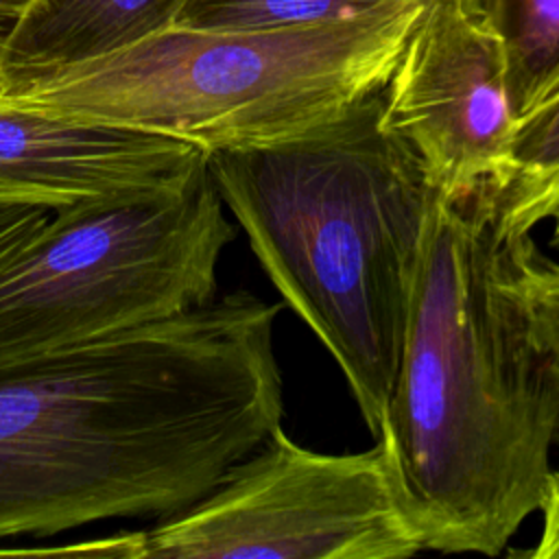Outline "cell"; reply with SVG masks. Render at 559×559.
<instances>
[{
  "mask_svg": "<svg viewBox=\"0 0 559 559\" xmlns=\"http://www.w3.org/2000/svg\"><path fill=\"white\" fill-rule=\"evenodd\" d=\"M382 90L312 135L210 153L225 207L282 304L338 365L373 439L432 194L415 153L382 127Z\"/></svg>",
  "mask_w": 559,
  "mask_h": 559,
  "instance_id": "cell-3",
  "label": "cell"
},
{
  "mask_svg": "<svg viewBox=\"0 0 559 559\" xmlns=\"http://www.w3.org/2000/svg\"><path fill=\"white\" fill-rule=\"evenodd\" d=\"M507 255L511 286L526 310L533 334L559 362V260L548 258L531 234L511 236Z\"/></svg>",
  "mask_w": 559,
  "mask_h": 559,
  "instance_id": "cell-13",
  "label": "cell"
},
{
  "mask_svg": "<svg viewBox=\"0 0 559 559\" xmlns=\"http://www.w3.org/2000/svg\"><path fill=\"white\" fill-rule=\"evenodd\" d=\"M249 290L0 362V539L166 518L284 415L275 321Z\"/></svg>",
  "mask_w": 559,
  "mask_h": 559,
  "instance_id": "cell-1",
  "label": "cell"
},
{
  "mask_svg": "<svg viewBox=\"0 0 559 559\" xmlns=\"http://www.w3.org/2000/svg\"><path fill=\"white\" fill-rule=\"evenodd\" d=\"M0 35H2V28H0Z\"/></svg>",
  "mask_w": 559,
  "mask_h": 559,
  "instance_id": "cell-18",
  "label": "cell"
},
{
  "mask_svg": "<svg viewBox=\"0 0 559 559\" xmlns=\"http://www.w3.org/2000/svg\"><path fill=\"white\" fill-rule=\"evenodd\" d=\"M542 223H550L548 247L557 253V260H559V188H555L548 194H542L539 199L526 203L524 207L507 216H500L504 236L531 234Z\"/></svg>",
  "mask_w": 559,
  "mask_h": 559,
  "instance_id": "cell-14",
  "label": "cell"
},
{
  "mask_svg": "<svg viewBox=\"0 0 559 559\" xmlns=\"http://www.w3.org/2000/svg\"><path fill=\"white\" fill-rule=\"evenodd\" d=\"M559 188V94L518 118L504 177L496 188L507 216Z\"/></svg>",
  "mask_w": 559,
  "mask_h": 559,
  "instance_id": "cell-11",
  "label": "cell"
},
{
  "mask_svg": "<svg viewBox=\"0 0 559 559\" xmlns=\"http://www.w3.org/2000/svg\"><path fill=\"white\" fill-rule=\"evenodd\" d=\"M421 550L380 441L328 454L282 424L194 504L120 533L127 559H406Z\"/></svg>",
  "mask_w": 559,
  "mask_h": 559,
  "instance_id": "cell-6",
  "label": "cell"
},
{
  "mask_svg": "<svg viewBox=\"0 0 559 559\" xmlns=\"http://www.w3.org/2000/svg\"><path fill=\"white\" fill-rule=\"evenodd\" d=\"M197 144L0 107V205L59 210L151 192L203 170Z\"/></svg>",
  "mask_w": 559,
  "mask_h": 559,
  "instance_id": "cell-8",
  "label": "cell"
},
{
  "mask_svg": "<svg viewBox=\"0 0 559 559\" xmlns=\"http://www.w3.org/2000/svg\"><path fill=\"white\" fill-rule=\"evenodd\" d=\"M24 0H0V28L4 31L7 22L11 20V15L22 7Z\"/></svg>",
  "mask_w": 559,
  "mask_h": 559,
  "instance_id": "cell-17",
  "label": "cell"
},
{
  "mask_svg": "<svg viewBox=\"0 0 559 559\" xmlns=\"http://www.w3.org/2000/svg\"><path fill=\"white\" fill-rule=\"evenodd\" d=\"M424 0L330 24H175L0 87V107L183 140L207 153L312 135L380 92Z\"/></svg>",
  "mask_w": 559,
  "mask_h": 559,
  "instance_id": "cell-4",
  "label": "cell"
},
{
  "mask_svg": "<svg viewBox=\"0 0 559 559\" xmlns=\"http://www.w3.org/2000/svg\"><path fill=\"white\" fill-rule=\"evenodd\" d=\"M397 0H192L179 24L205 28H284L343 22Z\"/></svg>",
  "mask_w": 559,
  "mask_h": 559,
  "instance_id": "cell-12",
  "label": "cell"
},
{
  "mask_svg": "<svg viewBox=\"0 0 559 559\" xmlns=\"http://www.w3.org/2000/svg\"><path fill=\"white\" fill-rule=\"evenodd\" d=\"M491 183L430 194L376 441L424 550L500 555L539 511L559 443V362L509 280Z\"/></svg>",
  "mask_w": 559,
  "mask_h": 559,
  "instance_id": "cell-2",
  "label": "cell"
},
{
  "mask_svg": "<svg viewBox=\"0 0 559 559\" xmlns=\"http://www.w3.org/2000/svg\"><path fill=\"white\" fill-rule=\"evenodd\" d=\"M192 0H24L0 35V87L181 22Z\"/></svg>",
  "mask_w": 559,
  "mask_h": 559,
  "instance_id": "cell-9",
  "label": "cell"
},
{
  "mask_svg": "<svg viewBox=\"0 0 559 559\" xmlns=\"http://www.w3.org/2000/svg\"><path fill=\"white\" fill-rule=\"evenodd\" d=\"M210 170L81 201L0 251V362L212 301L238 227Z\"/></svg>",
  "mask_w": 559,
  "mask_h": 559,
  "instance_id": "cell-5",
  "label": "cell"
},
{
  "mask_svg": "<svg viewBox=\"0 0 559 559\" xmlns=\"http://www.w3.org/2000/svg\"><path fill=\"white\" fill-rule=\"evenodd\" d=\"M50 210L39 205H0V251L46 223Z\"/></svg>",
  "mask_w": 559,
  "mask_h": 559,
  "instance_id": "cell-16",
  "label": "cell"
},
{
  "mask_svg": "<svg viewBox=\"0 0 559 559\" xmlns=\"http://www.w3.org/2000/svg\"><path fill=\"white\" fill-rule=\"evenodd\" d=\"M542 535L533 550L526 555L533 559H559V467L550 469L539 502Z\"/></svg>",
  "mask_w": 559,
  "mask_h": 559,
  "instance_id": "cell-15",
  "label": "cell"
},
{
  "mask_svg": "<svg viewBox=\"0 0 559 559\" xmlns=\"http://www.w3.org/2000/svg\"><path fill=\"white\" fill-rule=\"evenodd\" d=\"M380 120L415 153L430 192L465 199L500 186L518 118L502 41L476 0H424Z\"/></svg>",
  "mask_w": 559,
  "mask_h": 559,
  "instance_id": "cell-7",
  "label": "cell"
},
{
  "mask_svg": "<svg viewBox=\"0 0 559 559\" xmlns=\"http://www.w3.org/2000/svg\"><path fill=\"white\" fill-rule=\"evenodd\" d=\"M502 41L515 118L559 94V0H476Z\"/></svg>",
  "mask_w": 559,
  "mask_h": 559,
  "instance_id": "cell-10",
  "label": "cell"
}]
</instances>
